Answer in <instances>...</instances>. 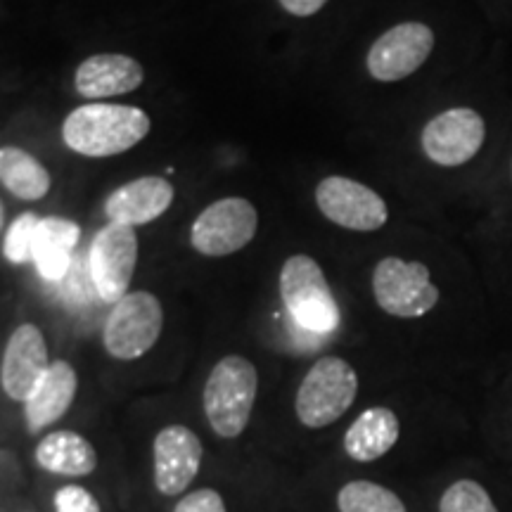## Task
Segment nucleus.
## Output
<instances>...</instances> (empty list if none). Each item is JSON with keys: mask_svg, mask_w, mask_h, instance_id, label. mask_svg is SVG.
<instances>
[{"mask_svg": "<svg viewBox=\"0 0 512 512\" xmlns=\"http://www.w3.org/2000/svg\"><path fill=\"white\" fill-rule=\"evenodd\" d=\"M375 302L394 318H422L439 304V287L420 261L387 256L373 271Z\"/></svg>", "mask_w": 512, "mask_h": 512, "instance_id": "nucleus-5", "label": "nucleus"}, {"mask_svg": "<svg viewBox=\"0 0 512 512\" xmlns=\"http://www.w3.org/2000/svg\"><path fill=\"white\" fill-rule=\"evenodd\" d=\"M38 221L41 219H38L34 211H24V214H19L17 219L12 221L3 242V254L10 264H27V261H34V240Z\"/></svg>", "mask_w": 512, "mask_h": 512, "instance_id": "nucleus-23", "label": "nucleus"}, {"mask_svg": "<svg viewBox=\"0 0 512 512\" xmlns=\"http://www.w3.org/2000/svg\"><path fill=\"white\" fill-rule=\"evenodd\" d=\"M202 465V441L183 425H169L155 439V484L164 496H178Z\"/></svg>", "mask_w": 512, "mask_h": 512, "instance_id": "nucleus-13", "label": "nucleus"}, {"mask_svg": "<svg viewBox=\"0 0 512 512\" xmlns=\"http://www.w3.org/2000/svg\"><path fill=\"white\" fill-rule=\"evenodd\" d=\"M356 394V370L344 358L325 356L306 373L294 399V411L302 425L320 430L342 418L354 406Z\"/></svg>", "mask_w": 512, "mask_h": 512, "instance_id": "nucleus-4", "label": "nucleus"}, {"mask_svg": "<svg viewBox=\"0 0 512 512\" xmlns=\"http://www.w3.org/2000/svg\"><path fill=\"white\" fill-rule=\"evenodd\" d=\"M76 387V370L67 361H53L43 380L36 384V389L24 401V415H27V427L31 432H41L53 425L69 411L74 403Z\"/></svg>", "mask_w": 512, "mask_h": 512, "instance_id": "nucleus-16", "label": "nucleus"}, {"mask_svg": "<svg viewBox=\"0 0 512 512\" xmlns=\"http://www.w3.org/2000/svg\"><path fill=\"white\" fill-rule=\"evenodd\" d=\"M145 81L143 64L121 53H102L83 60L76 69V93L88 100L114 98L140 88Z\"/></svg>", "mask_w": 512, "mask_h": 512, "instance_id": "nucleus-14", "label": "nucleus"}, {"mask_svg": "<svg viewBox=\"0 0 512 512\" xmlns=\"http://www.w3.org/2000/svg\"><path fill=\"white\" fill-rule=\"evenodd\" d=\"M337 508L339 512H408L394 491L366 479L344 484L337 494Z\"/></svg>", "mask_w": 512, "mask_h": 512, "instance_id": "nucleus-21", "label": "nucleus"}, {"mask_svg": "<svg viewBox=\"0 0 512 512\" xmlns=\"http://www.w3.org/2000/svg\"><path fill=\"white\" fill-rule=\"evenodd\" d=\"M316 204L325 219L356 233H373L389 219L387 202L373 188L344 176L323 178L316 188Z\"/></svg>", "mask_w": 512, "mask_h": 512, "instance_id": "nucleus-10", "label": "nucleus"}, {"mask_svg": "<svg viewBox=\"0 0 512 512\" xmlns=\"http://www.w3.org/2000/svg\"><path fill=\"white\" fill-rule=\"evenodd\" d=\"M0 183L19 200H41L50 190L48 169L19 147H0Z\"/></svg>", "mask_w": 512, "mask_h": 512, "instance_id": "nucleus-20", "label": "nucleus"}, {"mask_svg": "<svg viewBox=\"0 0 512 512\" xmlns=\"http://www.w3.org/2000/svg\"><path fill=\"white\" fill-rule=\"evenodd\" d=\"M486 140L482 114L472 107H451L437 114L422 128L420 145L427 159L437 166L456 169L477 157Z\"/></svg>", "mask_w": 512, "mask_h": 512, "instance_id": "nucleus-9", "label": "nucleus"}, {"mask_svg": "<svg viewBox=\"0 0 512 512\" xmlns=\"http://www.w3.org/2000/svg\"><path fill=\"white\" fill-rule=\"evenodd\" d=\"M434 50V31L422 22L387 29L368 50V72L382 83L403 81L418 72Z\"/></svg>", "mask_w": 512, "mask_h": 512, "instance_id": "nucleus-11", "label": "nucleus"}, {"mask_svg": "<svg viewBox=\"0 0 512 512\" xmlns=\"http://www.w3.org/2000/svg\"><path fill=\"white\" fill-rule=\"evenodd\" d=\"M174 512H228L219 491L197 489L178 501Z\"/></svg>", "mask_w": 512, "mask_h": 512, "instance_id": "nucleus-25", "label": "nucleus"}, {"mask_svg": "<svg viewBox=\"0 0 512 512\" xmlns=\"http://www.w3.org/2000/svg\"><path fill=\"white\" fill-rule=\"evenodd\" d=\"M81 238V228L74 221L48 216L38 221L34 240V264L48 283H62L74 261L76 242Z\"/></svg>", "mask_w": 512, "mask_h": 512, "instance_id": "nucleus-17", "label": "nucleus"}, {"mask_svg": "<svg viewBox=\"0 0 512 512\" xmlns=\"http://www.w3.org/2000/svg\"><path fill=\"white\" fill-rule=\"evenodd\" d=\"M259 228V214L245 197L209 204L190 230V242L204 256H228L245 249Z\"/></svg>", "mask_w": 512, "mask_h": 512, "instance_id": "nucleus-8", "label": "nucleus"}, {"mask_svg": "<svg viewBox=\"0 0 512 512\" xmlns=\"http://www.w3.org/2000/svg\"><path fill=\"white\" fill-rule=\"evenodd\" d=\"M280 297L294 323L309 335H332L339 325V306L316 259L294 254L280 271Z\"/></svg>", "mask_w": 512, "mask_h": 512, "instance_id": "nucleus-2", "label": "nucleus"}, {"mask_svg": "<svg viewBox=\"0 0 512 512\" xmlns=\"http://www.w3.org/2000/svg\"><path fill=\"white\" fill-rule=\"evenodd\" d=\"M3 221H5V209H3V202H0V228H3Z\"/></svg>", "mask_w": 512, "mask_h": 512, "instance_id": "nucleus-27", "label": "nucleus"}, {"mask_svg": "<svg viewBox=\"0 0 512 512\" xmlns=\"http://www.w3.org/2000/svg\"><path fill=\"white\" fill-rule=\"evenodd\" d=\"M150 133V117L136 105L91 102L64 119L62 138L83 157H114L133 150Z\"/></svg>", "mask_w": 512, "mask_h": 512, "instance_id": "nucleus-1", "label": "nucleus"}, {"mask_svg": "<svg viewBox=\"0 0 512 512\" xmlns=\"http://www.w3.org/2000/svg\"><path fill=\"white\" fill-rule=\"evenodd\" d=\"M259 375L252 361L226 356L211 370L204 387V413L219 437L235 439L245 432L252 415Z\"/></svg>", "mask_w": 512, "mask_h": 512, "instance_id": "nucleus-3", "label": "nucleus"}, {"mask_svg": "<svg viewBox=\"0 0 512 512\" xmlns=\"http://www.w3.org/2000/svg\"><path fill=\"white\" fill-rule=\"evenodd\" d=\"M50 358L43 332L36 325L24 323L12 332L3 354L0 382L5 394L15 401H27L36 384L48 373Z\"/></svg>", "mask_w": 512, "mask_h": 512, "instance_id": "nucleus-12", "label": "nucleus"}, {"mask_svg": "<svg viewBox=\"0 0 512 512\" xmlns=\"http://www.w3.org/2000/svg\"><path fill=\"white\" fill-rule=\"evenodd\" d=\"M283 5L285 12H290L294 17H311L325 8L328 0H278Z\"/></svg>", "mask_w": 512, "mask_h": 512, "instance_id": "nucleus-26", "label": "nucleus"}, {"mask_svg": "<svg viewBox=\"0 0 512 512\" xmlns=\"http://www.w3.org/2000/svg\"><path fill=\"white\" fill-rule=\"evenodd\" d=\"M171 202H174V185L162 176H145L114 190L105 202V214L112 223L136 228L164 216Z\"/></svg>", "mask_w": 512, "mask_h": 512, "instance_id": "nucleus-15", "label": "nucleus"}, {"mask_svg": "<svg viewBox=\"0 0 512 512\" xmlns=\"http://www.w3.org/2000/svg\"><path fill=\"white\" fill-rule=\"evenodd\" d=\"M399 434L401 425L394 411L382 406L368 408L344 434V451L356 463H373L392 451L399 441Z\"/></svg>", "mask_w": 512, "mask_h": 512, "instance_id": "nucleus-18", "label": "nucleus"}, {"mask_svg": "<svg viewBox=\"0 0 512 512\" xmlns=\"http://www.w3.org/2000/svg\"><path fill=\"white\" fill-rule=\"evenodd\" d=\"M36 463L53 475L83 477L98 467L93 444L76 432H53L36 446Z\"/></svg>", "mask_w": 512, "mask_h": 512, "instance_id": "nucleus-19", "label": "nucleus"}, {"mask_svg": "<svg viewBox=\"0 0 512 512\" xmlns=\"http://www.w3.org/2000/svg\"><path fill=\"white\" fill-rule=\"evenodd\" d=\"M439 512H498L489 491L475 479H460L444 491Z\"/></svg>", "mask_w": 512, "mask_h": 512, "instance_id": "nucleus-22", "label": "nucleus"}, {"mask_svg": "<svg viewBox=\"0 0 512 512\" xmlns=\"http://www.w3.org/2000/svg\"><path fill=\"white\" fill-rule=\"evenodd\" d=\"M164 328V311L152 292H128L112 306L102 330L107 354L119 361H136L157 344Z\"/></svg>", "mask_w": 512, "mask_h": 512, "instance_id": "nucleus-6", "label": "nucleus"}, {"mask_svg": "<svg viewBox=\"0 0 512 512\" xmlns=\"http://www.w3.org/2000/svg\"><path fill=\"white\" fill-rule=\"evenodd\" d=\"M136 264V230L124 223H107L88 249V273H91L95 294L102 302L117 304L126 297Z\"/></svg>", "mask_w": 512, "mask_h": 512, "instance_id": "nucleus-7", "label": "nucleus"}, {"mask_svg": "<svg viewBox=\"0 0 512 512\" xmlns=\"http://www.w3.org/2000/svg\"><path fill=\"white\" fill-rule=\"evenodd\" d=\"M57 512H100V503L83 486H62L55 496Z\"/></svg>", "mask_w": 512, "mask_h": 512, "instance_id": "nucleus-24", "label": "nucleus"}]
</instances>
